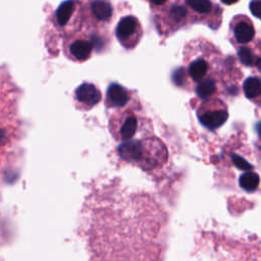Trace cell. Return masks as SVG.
<instances>
[{
  "instance_id": "obj_6",
  "label": "cell",
  "mask_w": 261,
  "mask_h": 261,
  "mask_svg": "<svg viewBox=\"0 0 261 261\" xmlns=\"http://www.w3.org/2000/svg\"><path fill=\"white\" fill-rule=\"evenodd\" d=\"M256 35L253 21L246 15H236L229 24V39L237 48L251 43Z\"/></svg>"
},
{
  "instance_id": "obj_8",
  "label": "cell",
  "mask_w": 261,
  "mask_h": 261,
  "mask_svg": "<svg viewBox=\"0 0 261 261\" xmlns=\"http://www.w3.org/2000/svg\"><path fill=\"white\" fill-rule=\"evenodd\" d=\"M142 121L134 111L132 110L125 111L118 122V128H117L118 140L121 142H125L133 139L136 136L137 132L140 129V123Z\"/></svg>"
},
{
  "instance_id": "obj_13",
  "label": "cell",
  "mask_w": 261,
  "mask_h": 261,
  "mask_svg": "<svg viewBox=\"0 0 261 261\" xmlns=\"http://www.w3.org/2000/svg\"><path fill=\"white\" fill-rule=\"evenodd\" d=\"M93 48V41L76 40L70 45V53L77 60H87L91 56Z\"/></svg>"
},
{
  "instance_id": "obj_4",
  "label": "cell",
  "mask_w": 261,
  "mask_h": 261,
  "mask_svg": "<svg viewBox=\"0 0 261 261\" xmlns=\"http://www.w3.org/2000/svg\"><path fill=\"white\" fill-rule=\"evenodd\" d=\"M197 116L203 126L213 130L224 124L228 118V110L224 102L212 97L203 100L197 109Z\"/></svg>"
},
{
  "instance_id": "obj_11",
  "label": "cell",
  "mask_w": 261,
  "mask_h": 261,
  "mask_svg": "<svg viewBox=\"0 0 261 261\" xmlns=\"http://www.w3.org/2000/svg\"><path fill=\"white\" fill-rule=\"evenodd\" d=\"M243 91L247 99L261 106V77L250 76L243 84Z\"/></svg>"
},
{
  "instance_id": "obj_20",
  "label": "cell",
  "mask_w": 261,
  "mask_h": 261,
  "mask_svg": "<svg viewBox=\"0 0 261 261\" xmlns=\"http://www.w3.org/2000/svg\"><path fill=\"white\" fill-rule=\"evenodd\" d=\"M254 67H255L259 72H261V54L259 55L258 59L256 60V63H255V65H254Z\"/></svg>"
},
{
  "instance_id": "obj_2",
  "label": "cell",
  "mask_w": 261,
  "mask_h": 261,
  "mask_svg": "<svg viewBox=\"0 0 261 261\" xmlns=\"http://www.w3.org/2000/svg\"><path fill=\"white\" fill-rule=\"evenodd\" d=\"M186 55V63H187V69L184 68L186 75H188L193 82L196 84L206 80L208 77H213L211 74V71L213 68H215L216 65H214L220 57V53L211 43L207 42L206 50L202 52H193L191 55Z\"/></svg>"
},
{
  "instance_id": "obj_9",
  "label": "cell",
  "mask_w": 261,
  "mask_h": 261,
  "mask_svg": "<svg viewBox=\"0 0 261 261\" xmlns=\"http://www.w3.org/2000/svg\"><path fill=\"white\" fill-rule=\"evenodd\" d=\"M132 99V92L117 83L109 85L106 92L107 107H123Z\"/></svg>"
},
{
  "instance_id": "obj_18",
  "label": "cell",
  "mask_w": 261,
  "mask_h": 261,
  "mask_svg": "<svg viewBox=\"0 0 261 261\" xmlns=\"http://www.w3.org/2000/svg\"><path fill=\"white\" fill-rule=\"evenodd\" d=\"M249 8L251 13L261 20V0H251Z\"/></svg>"
},
{
  "instance_id": "obj_14",
  "label": "cell",
  "mask_w": 261,
  "mask_h": 261,
  "mask_svg": "<svg viewBox=\"0 0 261 261\" xmlns=\"http://www.w3.org/2000/svg\"><path fill=\"white\" fill-rule=\"evenodd\" d=\"M257 49V45L251 46V45H244V46H240L237 48V53H238V57L240 62L245 65V66H249V67H254L256 60L259 57V53L256 51Z\"/></svg>"
},
{
  "instance_id": "obj_7",
  "label": "cell",
  "mask_w": 261,
  "mask_h": 261,
  "mask_svg": "<svg viewBox=\"0 0 261 261\" xmlns=\"http://www.w3.org/2000/svg\"><path fill=\"white\" fill-rule=\"evenodd\" d=\"M164 8H166L165 11H163L165 17L160 21L161 27L164 28L163 31L167 33L174 32L191 21L190 13L185 3L174 2L172 4H167V7Z\"/></svg>"
},
{
  "instance_id": "obj_15",
  "label": "cell",
  "mask_w": 261,
  "mask_h": 261,
  "mask_svg": "<svg viewBox=\"0 0 261 261\" xmlns=\"http://www.w3.org/2000/svg\"><path fill=\"white\" fill-rule=\"evenodd\" d=\"M217 92V84L214 77H208L196 84L195 93L196 95L202 99L206 100L212 98Z\"/></svg>"
},
{
  "instance_id": "obj_17",
  "label": "cell",
  "mask_w": 261,
  "mask_h": 261,
  "mask_svg": "<svg viewBox=\"0 0 261 261\" xmlns=\"http://www.w3.org/2000/svg\"><path fill=\"white\" fill-rule=\"evenodd\" d=\"M74 9L73 0H66L62 2L56 11V19L60 25H64L69 20Z\"/></svg>"
},
{
  "instance_id": "obj_5",
  "label": "cell",
  "mask_w": 261,
  "mask_h": 261,
  "mask_svg": "<svg viewBox=\"0 0 261 261\" xmlns=\"http://www.w3.org/2000/svg\"><path fill=\"white\" fill-rule=\"evenodd\" d=\"M115 36L121 46L127 50L137 47L143 37V28L135 15H125L119 19L115 28Z\"/></svg>"
},
{
  "instance_id": "obj_19",
  "label": "cell",
  "mask_w": 261,
  "mask_h": 261,
  "mask_svg": "<svg viewBox=\"0 0 261 261\" xmlns=\"http://www.w3.org/2000/svg\"><path fill=\"white\" fill-rule=\"evenodd\" d=\"M153 9H159L168 4L169 0H147Z\"/></svg>"
},
{
  "instance_id": "obj_22",
  "label": "cell",
  "mask_w": 261,
  "mask_h": 261,
  "mask_svg": "<svg viewBox=\"0 0 261 261\" xmlns=\"http://www.w3.org/2000/svg\"><path fill=\"white\" fill-rule=\"evenodd\" d=\"M257 132H258L259 140H260V142H261V122H259L258 125H257Z\"/></svg>"
},
{
  "instance_id": "obj_16",
  "label": "cell",
  "mask_w": 261,
  "mask_h": 261,
  "mask_svg": "<svg viewBox=\"0 0 261 261\" xmlns=\"http://www.w3.org/2000/svg\"><path fill=\"white\" fill-rule=\"evenodd\" d=\"M239 184L244 191L252 193V192H255L259 187L260 177L253 170H248L243 174H241L239 178Z\"/></svg>"
},
{
  "instance_id": "obj_21",
  "label": "cell",
  "mask_w": 261,
  "mask_h": 261,
  "mask_svg": "<svg viewBox=\"0 0 261 261\" xmlns=\"http://www.w3.org/2000/svg\"><path fill=\"white\" fill-rule=\"evenodd\" d=\"M220 1L225 5H232V4H236L237 2H239L240 0H220Z\"/></svg>"
},
{
  "instance_id": "obj_10",
  "label": "cell",
  "mask_w": 261,
  "mask_h": 261,
  "mask_svg": "<svg viewBox=\"0 0 261 261\" xmlns=\"http://www.w3.org/2000/svg\"><path fill=\"white\" fill-rule=\"evenodd\" d=\"M75 98L79 102L92 107L101 101L102 95L95 85L84 83L75 90Z\"/></svg>"
},
{
  "instance_id": "obj_12",
  "label": "cell",
  "mask_w": 261,
  "mask_h": 261,
  "mask_svg": "<svg viewBox=\"0 0 261 261\" xmlns=\"http://www.w3.org/2000/svg\"><path fill=\"white\" fill-rule=\"evenodd\" d=\"M92 14L100 21H108L113 15V7L108 0H94L91 2Z\"/></svg>"
},
{
  "instance_id": "obj_1",
  "label": "cell",
  "mask_w": 261,
  "mask_h": 261,
  "mask_svg": "<svg viewBox=\"0 0 261 261\" xmlns=\"http://www.w3.org/2000/svg\"><path fill=\"white\" fill-rule=\"evenodd\" d=\"M118 155L121 159L150 169L163 163L167 157V152L160 140L156 138L128 140L121 142L117 147Z\"/></svg>"
},
{
  "instance_id": "obj_3",
  "label": "cell",
  "mask_w": 261,
  "mask_h": 261,
  "mask_svg": "<svg viewBox=\"0 0 261 261\" xmlns=\"http://www.w3.org/2000/svg\"><path fill=\"white\" fill-rule=\"evenodd\" d=\"M192 22L201 21L216 30L221 23L222 10L213 0H185Z\"/></svg>"
}]
</instances>
